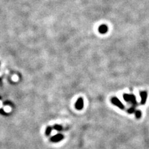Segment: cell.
Masks as SVG:
<instances>
[{"instance_id": "1", "label": "cell", "mask_w": 149, "mask_h": 149, "mask_svg": "<svg viewBox=\"0 0 149 149\" xmlns=\"http://www.w3.org/2000/svg\"><path fill=\"white\" fill-rule=\"evenodd\" d=\"M124 100L127 102H130L133 104L134 106H136L137 105V100H136V97L134 95H129V94H124L123 95Z\"/></svg>"}, {"instance_id": "8", "label": "cell", "mask_w": 149, "mask_h": 149, "mask_svg": "<svg viewBox=\"0 0 149 149\" xmlns=\"http://www.w3.org/2000/svg\"><path fill=\"white\" fill-rule=\"evenodd\" d=\"M51 131H52V128H51V127H47V129L46 130V135H49L51 133Z\"/></svg>"}, {"instance_id": "4", "label": "cell", "mask_w": 149, "mask_h": 149, "mask_svg": "<svg viewBox=\"0 0 149 149\" xmlns=\"http://www.w3.org/2000/svg\"><path fill=\"white\" fill-rule=\"evenodd\" d=\"M63 139V135L61 134H57V135L53 136L51 138V140L53 142H58Z\"/></svg>"}, {"instance_id": "3", "label": "cell", "mask_w": 149, "mask_h": 149, "mask_svg": "<svg viewBox=\"0 0 149 149\" xmlns=\"http://www.w3.org/2000/svg\"><path fill=\"white\" fill-rule=\"evenodd\" d=\"M83 107H84V100L80 97V98L78 99L77 101L76 102L75 108L76 109L80 110H82Z\"/></svg>"}, {"instance_id": "5", "label": "cell", "mask_w": 149, "mask_h": 149, "mask_svg": "<svg viewBox=\"0 0 149 149\" xmlns=\"http://www.w3.org/2000/svg\"><path fill=\"white\" fill-rule=\"evenodd\" d=\"M140 96H141V104L142 105H144L146 102V99H147V92L146 91H142L140 92Z\"/></svg>"}, {"instance_id": "2", "label": "cell", "mask_w": 149, "mask_h": 149, "mask_svg": "<svg viewBox=\"0 0 149 149\" xmlns=\"http://www.w3.org/2000/svg\"><path fill=\"white\" fill-rule=\"evenodd\" d=\"M111 102L114 104L115 106H117V107L120 108V109H124V106L123 105V104L119 101L118 98L117 97H112L111 99Z\"/></svg>"}, {"instance_id": "9", "label": "cell", "mask_w": 149, "mask_h": 149, "mask_svg": "<svg viewBox=\"0 0 149 149\" xmlns=\"http://www.w3.org/2000/svg\"><path fill=\"white\" fill-rule=\"evenodd\" d=\"M127 112H129V114H132V113H133V112H135V108H134V107H132V108H129V110H127Z\"/></svg>"}, {"instance_id": "10", "label": "cell", "mask_w": 149, "mask_h": 149, "mask_svg": "<svg viewBox=\"0 0 149 149\" xmlns=\"http://www.w3.org/2000/svg\"><path fill=\"white\" fill-rule=\"evenodd\" d=\"M54 129L57 130V131H61V130H62V126H59V125H55L54 126Z\"/></svg>"}, {"instance_id": "6", "label": "cell", "mask_w": 149, "mask_h": 149, "mask_svg": "<svg viewBox=\"0 0 149 149\" xmlns=\"http://www.w3.org/2000/svg\"><path fill=\"white\" fill-rule=\"evenodd\" d=\"M108 31V27L106 25H101L99 27V32L102 34H104Z\"/></svg>"}, {"instance_id": "7", "label": "cell", "mask_w": 149, "mask_h": 149, "mask_svg": "<svg viewBox=\"0 0 149 149\" xmlns=\"http://www.w3.org/2000/svg\"><path fill=\"white\" fill-rule=\"evenodd\" d=\"M135 117H136V118L137 119H139L140 117H141V112L140 111V110H135Z\"/></svg>"}]
</instances>
